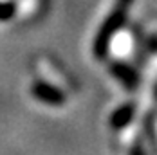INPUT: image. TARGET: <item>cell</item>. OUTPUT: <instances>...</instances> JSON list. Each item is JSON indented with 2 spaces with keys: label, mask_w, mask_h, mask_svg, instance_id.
<instances>
[{
  "label": "cell",
  "mask_w": 157,
  "mask_h": 155,
  "mask_svg": "<svg viewBox=\"0 0 157 155\" xmlns=\"http://www.w3.org/2000/svg\"><path fill=\"white\" fill-rule=\"evenodd\" d=\"M143 47V40L136 29L126 27V24L116 32L109 42L107 47V56H112L114 60H121V62H130L137 58L139 51Z\"/></svg>",
  "instance_id": "3"
},
{
  "label": "cell",
  "mask_w": 157,
  "mask_h": 155,
  "mask_svg": "<svg viewBox=\"0 0 157 155\" xmlns=\"http://www.w3.org/2000/svg\"><path fill=\"white\" fill-rule=\"evenodd\" d=\"M134 4V0H116L110 13L107 18L103 20L101 27L98 29L92 42V54L96 60H105L107 58V47H109L110 38L119 31L126 24V16H128V9Z\"/></svg>",
  "instance_id": "1"
},
{
  "label": "cell",
  "mask_w": 157,
  "mask_h": 155,
  "mask_svg": "<svg viewBox=\"0 0 157 155\" xmlns=\"http://www.w3.org/2000/svg\"><path fill=\"white\" fill-rule=\"evenodd\" d=\"M16 18L22 22L36 20L47 7V0H15Z\"/></svg>",
  "instance_id": "7"
},
{
  "label": "cell",
  "mask_w": 157,
  "mask_h": 155,
  "mask_svg": "<svg viewBox=\"0 0 157 155\" xmlns=\"http://www.w3.org/2000/svg\"><path fill=\"white\" fill-rule=\"evenodd\" d=\"M109 72L117 83H121L126 90H137L141 85V74L137 72L136 67H132L130 62L114 60L109 65Z\"/></svg>",
  "instance_id": "5"
},
{
  "label": "cell",
  "mask_w": 157,
  "mask_h": 155,
  "mask_svg": "<svg viewBox=\"0 0 157 155\" xmlns=\"http://www.w3.org/2000/svg\"><path fill=\"white\" fill-rule=\"evenodd\" d=\"M29 94L33 96V99L47 105V107H63L65 101H67V94L63 92L62 89L51 85L44 79H38L33 81L31 87H29Z\"/></svg>",
  "instance_id": "4"
},
{
  "label": "cell",
  "mask_w": 157,
  "mask_h": 155,
  "mask_svg": "<svg viewBox=\"0 0 157 155\" xmlns=\"http://www.w3.org/2000/svg\"><path fill=\"white\" fill-rule=\"evenodd\" d=\"M16 18L15 0H0V22H9Z\"/></svg>",
  "instance_id": "8"
},
{
  "label": "cell",
  "mask_w": 157,
  "mask_h": 155,
  "mask_svg": "<svg viewBox=\"0 0 157 155\" xmlns=\"http://www.w3.org/2000/svg\"><path fill=\"white\" fill-rule=\"evenodd\" d=\"M144 121L148 124V135L154 142V150H157V110H154Z\"/></svg>",
  "instance_id": "9"
},
{
  "label": "cell",
  "mask_w": 157,
  "mask_h": 155,
  "mask_svg": "<svg viewBox=\"0 0 157 155\" xmlns=\"http://www.w3.org/2000/svg\"><path fill=\"white\" fill-rule=\"evenodd\" d=\"M33 69H34V74H36L38 79H44V81H47L51 85L62 89L65 94L74 92L78 89L74 78L65 70L63 65H60L49 54H38L33 60Z\"/></svg>",
  "instance_id": "2"
},
{
  "label": "cell",
  "mask_w": 157,
  "mask_h": 155,
  "mask_svg": "<svg viewBox=\"0 0 157 155\" xmlns=\"http://www.w3.org/2000/svg\"><path fill=\"white\" fill-rule=\"evenodd\" d=\"M137 114L139 112H137V105L136 103H123V105H119L109 117L110 128L114 132L123 130V128H126L130 123H134L137 119Z\"/></svg>",
  "instance_id": "6"
},
{
  "label": "cell",
  "mask_w": 157,
  "mask_h": 155,
  "mask_svg": "<svg viewBox=\"0 0 157 155\" xmlns=\"http://www.w3.org/2000/svg\"><path fill=\"white\" fill-rule=\"evenodd\" d=\"M143 47H144V51L148 52V56L157 54V29L152 31L144 40H143Z\"/></svg>",
  "instance_id": "10"
}]
</instances>
